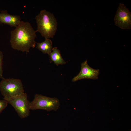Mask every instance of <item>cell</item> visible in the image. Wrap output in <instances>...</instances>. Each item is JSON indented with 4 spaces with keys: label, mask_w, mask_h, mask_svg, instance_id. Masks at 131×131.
I'll list each match as a JSON object with an SVG mask.
<instances>
[{
    "label": "cell",
    "mask_w": 131,
    "mask_h": 131,
    "mask_svg": "<svg viewBox=\"0 0 131 131\" xmlns=\"http://www.w3.org/2000/svg\"><path fill=\"white\" fill-rule=\"evenodd\" d=\"M37 32L30 23L21 21L11 32L10 42L11 47L15 50L29 52L31 48L35 47Z\"/></svg>",
    "instance_id": "1"
},
{
    "label": "cell",
    "mask_w": 131,
    "mask_h": 131,
    "mask_svg": "<svg viewBox=\"0 0 131 131\" xmlns=\"http://www.w3.org/2000/svg\"><path fill=\"white\" fill-rule=\"evenodd\" d=\"M37 32L45 38H53L55 34L57 23L54 15L46 10L41 11L36 16Z\"/></svg>",
    "instance_id": "2"
},
{
    "label": "cell",
    "mask_w": 131,
    "mask_h": 131,
    "mask_svg": "<svg viewBox=\"0 0 131 131\" xmlns=\"http://www.w3.org/2000/svg\"><path fill=\"white\" fill-rule=\"evenodd\" d=\"M0 91L3 99L20 95L24 93L21 80L13 78L3 79L0 82Z\"/></svg>",
    "instance_id": "3"
},
{
    "label": "cell",
    "mask_w": 131,
    "mask_h": 131,
    "mask_svg": "<svg viewBox=\"0 0 131 131\" xmlns=\"http://www.w3.org/2000/svg\"><path fill=\"white\" fill-rule=\"evenodd\" d=\"M60 106L59 100L56 98H50L36 94L33 100L30 103V110L42 109L48 111H56Z\"/></svg>",
    "instance_id": "4"
},
{
    "label": "cell",
    "mask_w": 131,
    "mask_h": 131,
    "mask_svg": "<svg viewBox=\"0 0 131 131\" xmlns=\"http://www.w3.org/2000/svg\"><path fill=\"white\" fill-rule=\"evenodd\" d=\"M14 108L19 116L21 118L27 117L30 115V102L28 99L27 94L24 93L15 97L5 99Z\"/></svg>",
    "instance_id": "5"
},
{
    "label": "cell",
    "mask_w": 131,
    "mask_h": 131,
    "mask_svg": "<svg viewBox=\"0 0 131 131\" xmlns=\"http://www.w3.org/2000/svg\"><path fill=\"white\" fill-rule=\"evenodd\" d=\"M114 21L115 25L121 29H131V13L123 4L119 3Z\"/></svg>",
    "instance_id": "6"
},
{
    "label": "cell",
    "mask_w": 131,
    "mask_h": 131,
    "mask_svg": "<svg viewBox=\"0 0 131 131\" xmlns=\"http://www.w3.org/2000/svg\"><path fill=\"white\" fill-rule=\"evenodd\" d=\"M99 69H95L90 67L86 60L81 64V71L79 74L72 79V81L75 82L84 79L96 80L98 78L99 74Z\"/></svg>",
    "instance_id": "7"
},
{
    "label": "cell",
    "mask_w": 131,
    "mask_h": 131,
    "mask_svg": "<svg viewBox=\"0 0 131 131\" xmlns=\"http://www.w3.org/2000/svg\"><path fill=\"white\" fill-rule=\"evenodd\" d=\"M21 21L19 16L10 14L8 13L7 10L3 11L0 13V23L16 27Z\"/></svg>",
    "instance_id": "8"
},
{
    "label": "cell",
    "mask_w": 131,
    "mask_h": 131,
    "mask_svg": "<svg viewBox=\"0 0 131 131\" xmlns=\"http://www.w3.org/2000/svg\"><path fill=\"white\" fill-rule=\"evenodd\" d=\"M36 48L44 54L49 55L53 49L52 42L49 38H45L44 41L40 43H37Z\"/></svg>",
    "instance_id": "9"
},
{
    "label": "cell",
    "mask_w": 131,
    "mask_h": 131,
    "mask_svg": "<svg viewBox=\"0 0 131 131\" xmlns=\"http://www.w3.org/2000/svg\"><path fill=\"white\" fill-rule=\"evenodd\" d=\"M52 51L49 56L51 61L57 65H63L66 63L61 56L60 51L57 48L55 47L52 49Z\"/></svg>",
    "instance_id": "10"
},
{
    "label": "cell",
    "mask_w": 131,
    "mask_h": 131,
    "mask_svg": "<svg viewBox=\"0 0 131 131\" xmlns=\"http://www.w3.org/2000/svg\"><path fill=\"white\" fill-rule=\"evenodd\" d=\"M3 55L2 52L0 50V79H3Z\"/></svg>",
    "instance_id": "11"
},
{
    "label": "cell",
    "mask_w": 131,
    "mask_h": 131,
    "mask_svg": "<svg viewBox=\"0 0 131 131\" xmlns=\"http://www.w3.org/2000/svg\"><path fill=\"white\" fill-rule=\"evenodd\" d=\"M8 102L5 100H0V113L7 107Z\"/></svg>",
    "instance_id": "12"
}]
</instances>
